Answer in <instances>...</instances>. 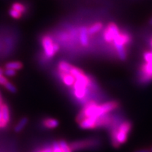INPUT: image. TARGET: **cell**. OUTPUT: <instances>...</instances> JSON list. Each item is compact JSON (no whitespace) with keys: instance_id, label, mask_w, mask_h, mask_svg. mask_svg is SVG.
<instances>
[{"instance_id":"obj_1","label":"cell","mask_w":152,"mask_h":152,"mask_svg":"<svg viewBox=\"0 0 152 152\" xmlns=\"http://www.w3.org/2000/svg\"><path fill=\"white\" fill-rule=\"evenodd\" d=\"M132 123L127 121L120 124L118 126L115 127L112 130L111 142L114 147H119L121 144H123L127 142L128 135L130 134Z\"/></svg>"},{"instance_id":"obj_2","label":"cell","mask_w":152,"mask_h":152,"mask_svg":"<svg viewBox=\"0 0 152 152\" xmlns=\"http://www.w3.org/2000/svg\"><path fill=\"white\" fill-rule=\"evenodd\" d=\"M42 45L45 51V54L48 58H52L58 52L59 46L53 42L52 39L49 36H44L42 39Z\"/></svg>"},{"instance_id":"obj_3","label":"cell","mask_w":152,"mask_h":152,"mask_svg":"<svg viewBox=\"0 0 152 152\" xmlns=\"http://www.w3.org/2000/svg\"><path fill=\"white\" fill-rule=\"evenodd\" d=\"M90 85V82L75 80L73 85L74 95L78 99L85 98L87 93V87Z\"/></svg>"},{"instance_id":"obj_4","label":"cell","mask_w":152,"mask_h":152,"mask_svg":"<svg viewBox=\"0 0 152 152\" xmlns=\"http://www.w3.org/2000/svg\"><path fill=\"white\" fill-rule=\"evenodd\" d=\"M121 33L119 28L114 23H110L104 30V37L106 42L111 43L113 42L114 39Z\"/></svg>"},{"instance_id":"obj_5","label":"cell","mask_w":152,"mask_h":152,"mask_svg":"<svg viewBox=\"0 0 152 152\" xmlns=\"http://www.w3.org/2000/svg\"><path fill=\"white\" fill-rule=\"evenodd\" d=\"M96 140H84V141H79V142H74L71 144L70 147L72 151H78L83 149H86L87 147H94L96 145Z\"/></svg>"},{"instance_id":"obj_6","label":"cell","mask_w":152,"mask_h":152,"mask_svg":"<svg viewBox=\"0 0 152 152\" xmlns=\"http://www.w3.org/2000/svg\"><path fill=\"white\" fill-rule=\"evenodd\" d=\"M10 121V111L7 104H3L1 106V121L0 128H4Z\"/></svg>"},{"instance_id":"obj_7","label":"cell","mask_w":152,"mask_h":152,"mask_svg":"<svg viewBox=\"0 0 152 152\" xmlns=\"http://www.w3.org/2000/svg\"><path fill=\"white\" fill-rule=\"evenodd\" d=\"M97 118H98L95 117L86 118L79 123L80 128L85 129V130L96 128V120Z\"/></svg>"},{"instance_id":"obj_8","label":"cell","mask_w":152,"mask_h":152,"mask_svg":"<svg viewBox=\"0 0 152 152\" xmlns=\"http://www.w3.org/2000/svg\"><path fill=\"white\" fill-rule=\"evenodd\" d=\"M130 37L128 34L127 33H121L116 37L114 39L113 44L114 46H125L126 45H128V43H130Z\"/></svg>"},{"instance_id":"obj_9","label":"cell","mask_w":152,"mask_h":152,"mask_svg":"<svg viewBox=\"0 0 152 152\" xmlns=\"http://www.w3.org/2000/svg\"><path fill=\"white\" fill-rule=\"evenodd\" d=\"M62 80L66 86L72 87L73 86L74 83L75 82V78L73 75L71 73H59Z\"/></svg>"},{"instance_id":"obj_10","label":"cell","mask_w":152,"mask_h":152,"mask_svg":"<svg viewBox=\"0 0 152 152\" xmlns=\"http://www.w3.org/2000/svg\"><path fill=\"white\" fill-rule=\"evenodd\" d=\"M88 35L87 28L85 27L81 28L80 30V41L81 45L83 46L87 47L89 45Z\"/></svg>"},{"instance_id":"obj_11","label":"cell","mask_w":152,"mask_h":152,"mask_svg":"<svg viewBox=\"0 0 152 152\" xmlns=\"http://www.w3.org/2000/svg\"><path fill=\"white\" fill-rule=\"evenodd\" d=\"M73 66L66 61H61L58 65V69L59 73H70Z\"/></svg>"},{"instance_id":"obj_12","label":"cell","mask_w":152,"mask_h":152,"mask_svg":"<svg viewBox=\"0 0 152 152\" xmlns=\"http://www.w3.org/2000/svg\"><path fill=\"white\" fill-rule=\"evenodd\" d=\"M102 28H103V25H102V23L100 22L96 23L92 25V26L87 29V30H88V34L90 35H94V34H96V33H98V32H99Z\"/></svg>"},{"instance_id":"obj_13","label":"cell","mask_w":152,"mask_h":152,"mask_svg":"<svg viewBox=\"0 0 152 152\" xmlns=\"http://www.w3.org/2000/svg\"><path fill=\"white\" fill-rule=\"evenodd\" d=\"M43 124L45 127L49 129H53L56 128L58 125V121L53 118H47L43 121Z\"/></svg>"},{"instance_id":"obj_14","label":"cell","mask_w":152,"mask_h":152,"mask_svg":"<svg viewBox=\"0 0 152 152\" xmlns=\"http://www.w3.org/2000/svg\"><path fill=\"white\" fill-rule=\"evenodd\" d=\"M115 49H116L119 58L121 61H125L127 58V54L126 51H125V46H121V45H119V46H115Z\"/></svg>"},{"instance_id":"obj_15","label":"cell","mask_w":152,"mask_h":152,"mask_svg":"<svg viewBox=\"0 0 152 152\" xmlns=\"http://www.w3.org/2000/svg\"><path fill=\"white\" fill-rule=\"evenodd\" d=\"M28 122V120L27 118H22L18 123V124L16 125V127H15V131H16V132H20V131H22L23 129L25 127H26V125H27Z\"/></svg>"},{"instance_id":"obj_16","label":"cell","mask_w":152,"mask_h":152,"mask_svg":"<svg viewBox=\"0 0 152 152\" xmlns=\"http://www.w3.org/2000/svg\"><path fill=\"white\" fill-rule=\"evenodd\" d=\"M23 67V64L19 61H13L9 62L5 65L6 68H10L16 71V70H20Z\"/></svg>"},{"instance_id":"obj_17","label":"cell","mask_w":152,"mask_h":152,"mask_svg":"<svg viewBox=\"0 0 152 152\" xmlns=\"http://www.w3.org/2000/svg\"><path fill=\"white\" fill-rule=\"evenodd\" d=\"M12 9H15V10H17L20 13H25L26 11V7L23 4L20 3H14V4L12 5Z\"/></svg>"},{"instance_id":"obj_18","label":"cell","mask_w":152,"mask_h":152,"mask_svg":"<svg viewBox=\"0 0 152 152\" xmlns=\"http://www.w3.org/2000/svg\"><path fill=\"white\" fill-rule=\"evenodd\" d=\"M9 14L10 16L12 17V18H16V19H18L20 18V17L22 16V13L19 12L17 10H15L14 9H11L9 10Z\"/></svg>"},{"instance_id":"obj_19","label":"cell","mask_w":152,"mask_h":152,"mask_svg":"<svg viewBox=\"0 0 152 152\" xmlns=\"http://www.w3.org/2000/svg\"><path fill=\"white\" fill-rule=\"evenodd\" d=\"M4 86L6 88H7V90L9 91V92H12V93L16 92V87H15L14 85L12 84V83H11L10 82L7 81V83H6V84L4 85Z\"/></svg>"},{"instance_id":"obj_20","label":"cell","mask_w":152,"mask_h":152,"mask_svg":"<svg viewBox=\"0 0 152 152\" xmlns=\"http://www.w3.org/2000/svg\"><path fill=\"white\" fill-rule=\"evenodd\" d=\"M52 147L53 152H63L61 148L59 143H58V142H54V143H53V145Z\"/></svg>"},{"instance_id":"obj_21","label":"cell","mask_w":152,"mask_h":152,"mask_svg":"<svg viewBox=\"0 0 152 152\" xmlns=\"http://www.w3.org/2000/svg\"><path fill=\"white\" fill-rule=\"evenodd\" d=\"M4 73L6 75L9 76V77H11V76H14L16 74V72L15 70L10 69V68H6V70L4 71Z\"/></svg>"},{"instance_id":"obj_22","label":"cell","mask_w":152,"mask_h":152,"mask_svg":"<svg viewBox=\"0 0 152 152\" xmlns=\"http://www.w3.org/2000/svg\"><path fill=\"white\" fill-rule=\"evenodd\" d=\"M144 58L147 63L152 62V52H145L144 54Z\"/></svg>"},{"instance_id":"obj_23","label":"cell","mask_w":152,"mask_h":152,"mask_svg":"<svg viewBox=\"0 0 152 152\" xmlns=\"http://www.w3.org/2000/svg\"><path fill=\"white\" fill-rule=\"evenodd\" d=\"M7 81L8 80H7V79L4 76L2 75H0V85H4Z\"/></svg>"},{"instance_id":"obj_24","label":"cell","mask_w":152,"mask_h":152,"mask_svg":"<svg viewBox=\"0 0 152 152\" xmlns=\"http://www.w3.org/2000/svg\"><path fill=\"white\" fill-rule=\"evenodd\" d=\"M134 152H151L149 149H138L136 150Z\"/></svg>"},{"instance_id":"obj_25","label":"cell","mask_w":152,"mask_h":152,"mask_svg":"<svg viewBox=\"0 0 152 152\" xmlns=\"http://www.w3.org/2000/svg\"><path fill=\"white\" fill-rule=\"evenodd\" d=\"M3 98H2V96H1V92H0V106H2L3 104Z\"/></svg>"},{"instance_id":"obj_26","label":"cell","mask_w":152,"mask_h":152,"mask_svg":"<svg viewBox=\"0 0 152 152\" xmlns=\"http://www.w3.org/2000/svg\"><path fill=\"white\" fill-rule=\"evenodd\" d=\"M3 73H4V71L1 69V68H0V75H2Z\"/></svg>"},{"instance_id":"obj_27","label":"cell","mask_w":152,"mask_h":152,"mask_svg":"<svg viewBox=\"0 0 152 152\" xmlns=\"http://www.w3.org/2000/svg\"><path fill=\"white\" fill-rule=\"evenodd\" d=\"M71 151H72V150L69 149V150H68V151H63V152H71Z\"/></svg>"},{"instance_id":"obj_28","label":"cell","mask_w":152,"mask_h":152,"mask_svg":"<svg viewBox=\"0 0 152 152\" xmlns=\"http://www.w3.org/2000/svg\"><path fill=\"white\" fill-rule=\"evenodd\" d=\"M149 24H150V25H152V18L151 19V20H149Z\"/></svg>"},{"instance_id":"obj_29","label":"cell","mask_w":152,"mask_h":152,"mask_svg":"<svg viewBox=\"0 0 152 152\" xmlns=\"http://www.w3.org/2000/svg\"><path fill=\"white\" fill-rule=\"evenodd\" d=\"M150 44H151V47H152V38H151V41H150ZM151 52H152V51H151Z\"/></svg>"},{"instance_id":"obj_30","label":"cell","mask_w":152,"mask_h":152,"mask_svg":"<svg viewBox=\"0 0 152 152\" xmlns=\"http://www.w3.org/2000/svg\"><path fill=\"white\" fill-rule=\"evenodd\" d=\"M150 151H151V152H152V148H151V149H150Z\"/></svg>"},{"instance_id":"obj_31","label":"cell","mask_w":152,"mask_h":152,"mask_svg":"<svg viewBox=\"0 0 152 152\" xmlns=\"http://www.w3.org/2000/svg\"><path fill=\"white\" fill-rule=\"evenodd\" d=\"M39 152H40V151H39Z\"/></svg>"}]
</instances>
